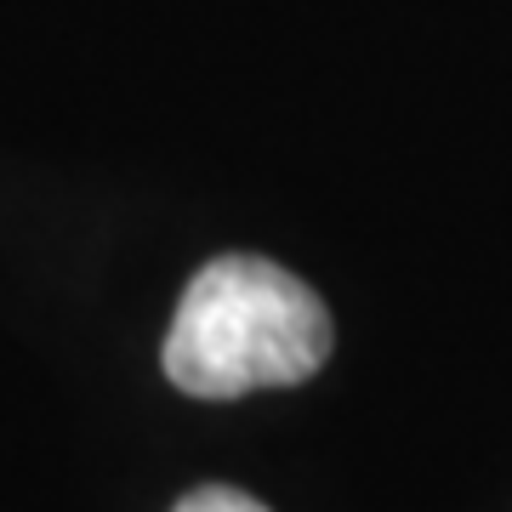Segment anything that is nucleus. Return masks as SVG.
Returning a JSON list of instances; mask_svg holds the SVG:
<instances>
[{"instance_id":"obj_2","label":"nucleus","mask_w":512,"mask_h":512,"mask_svg":"<svg viewBox=\"0 0 512 512\" xmlns=\"http://www.w3.org/2000/svg\"><path fill=\"white\" fill-rule=\"evenodd\" d=\"M171 512H268L256 495L245 490H228V484H205V490H188Z\"/></svg>"},{"instance_id":"obj_1","label":"nucleus","mask_w":512,"mask_h":512,"mask_svg":"<svg viewBox=\"0 0 512 512\" xmlns=\"http://www.w3.org/2000/svg\"><path fill=\"white\" fill-rule=\"evenodd\" d=\"M330 308L268 256H217L188 279L160 365L188 399H245L296 387L330 359Z\"/></svg>"}]
</instances>
